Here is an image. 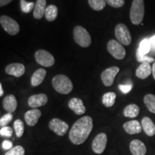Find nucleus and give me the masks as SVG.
I'll use <instances>...</instances> for the list:
<instances>
[{
	"label": "nucleus",
	"mask_w": 155,
	"mask_h": 155,
	"mask_svg": "<svg viewBox=\"0 0 155 155\" xmlns=\"http://www.w3.org/2000/svg\"><path fill=\"white\" fill-rule=\"evenodd\" d=\"M94 124L91 116H85L75 122L69 132V139L73 144L79 145L84 143L91 132Z\"/></svg>",
	"instance_id": "f257e3e1"
},
{
	"label": "nucleus",
	"mask_w": 155,
	"mask_h": 155,
	"mask_svg": "<svg viewBox=\"0 0 155 155\" xmlns=\"http://www.w3.org/2000/svg\"><path fill=\"white\" fill-rule=\"evenodd\" d=\"M52 83L54 89L61 94H68L73 88L72 81L68 77L63 74L55 75L53 78Z\"/></svg>",
	"instance_id": "f03ea898"
},
{
	"label": "nucleus",
	"mask_w": 155,
	"mask_h": 155,
	"mask_svg": "<svg viewBox=\"0 0 155 155\" xmlns=\"http://www.w3.org/2000/svg\"><path fill=\"white\" fill-rule=\"evenodd\" d=\"M144 16V0H133L130 9V19L134 25H140Z\"/></svg>",
	"instance_id": "7ed1b4c3"
},
{
	"label": "nucleus",
	"mask_w": 155,
	"mask_h": 155,
	"mask_svg": "<svg viewBox=\"0 0 155 155\" xmlns=\"http://www.w3.org/2000/svg\"><path fill=\"white\" fill-rule=\"evenodd\" d=\"M73 38L76 43L82 48H88L91 44L90 34L82 26H76L73 30Z\"/></svg>",
	"instance_id": "20e7f679"
},
{
	"label": "nucleus",
	"mask_w": 155,
	"mask_h": 155,
	"mask_svg": "<svg viewBox=\"0 0 155 155\" xmlns=\"http://www.w3.org/2000/svg\"><path fill=\"white\" fill-rule=\"evenodd\" d=\"M115 36L117 41L124 45H129L131 42V36L129 29L124 24H118L115 28Z\"/></svg>",
	"instance_id": "39448f33"
},
{
	"label": "nucleus",
	"mask_w": 155,
	"mask_h": 155,
	"mask_svg": "<svg viewBox=\"0 0 155 155\" xmlns=\"http://www.w3.org/2000/svg\"><path fill=\"white\" fill-rule=\"evenodd\" d=\"M0 23L4 30L10 35H16L19 32V25L15 19L7 15H2Z\"/></svg>",
	"instance_id": "423d86ee"
},
{
	"label": "nucleus",
	"mask_w": 155,
	"mask_h": 155,
	"mask_svg": "<svg viewBox=\"0 0 155 155\" xmlns=\"http://www.w3.org/2000/svg\"><path fill=\"white\" fill-rule=\"evenodd\" d=\"M107 50L114 58L122 60L126 56V50L124 46L116 40H109L107 44Z\"/></svg>",
	"instance_id": "0eeeda50"
},
{
	"label": "nucleus",
	"mask_w": 155,
	"mask_h": 155,
	"mask_svg": "<svg viewBox=\"0 0 155 155\" xmlns=\"http://www.w3.org/2000/svg\"><path fill=\"white\" fill-rule=\"evenodd\" d=\"M37 63L43 67H51L55 63V58L47 50H38L35 54Z\"/></svg>",
	"instance_id": "6e6552de"
},
{
	"label": "nucleus",
	"mask_w": 155,
	"mask_h": 155,
	"mask_svg": "<svg viewBox=\"0 0 155 155\" xmlns=\"http://www.w3.org/2000/svg\"><path fill=\"white\" fill-rule=\"evenodd\" d=\"M49 128L50 130L55 132L56 134L62 137L66 134L68 130V124L63 120L55 118L53 119L49 123Z\"/></svg>",
	"instance_id": "1a4fd4ad"
},
{
	"label": "nucleus",
	"mask_w": 155,
	"mask_h": 155,
	"mask_svg": "<svg viewBox=\"0 0 155 155\" xmlns=\"http://www.w3.org/2000/svg\"><path fill=\"white\" fill-rule=\"evenodd\" d=\"M119 72V68L116 66H112L104 70L101 75V78L104 86L108 87L112 86L114 82V79Z\"/></svg>",
	"instance_id": "9d476101"
},
{
	"label": "nucleus",
	"mask_w": 155,
	"mask_h": 155,
	"mask_svg": "<svg viewBox=\"0 0 155 155\" xmlns=\"http://www.w3.org/2000/svg\"><path fill=\"white\" fill-rule=\"evenodd\" d=\"M107 144V136L105 133H100L94 139L92 142V150L96 154H102Z\"/></svg>",
	"instance_id": "9b49d317"
},
{
	"label": "nucleus",
	"mask_w": 155,
	"mask_h": 155,
	"mask_svg": "<svg viewBox=\"0 0 155 155\" xmlns=\"http://www.w3.org/2000/svg\"><path fill=\"white\" fill-rule=\"evenodd\" d=\"M48 98L45 94L32 95L28 98V105L32 108L41 107L47 104Z\"/></svg>",
	"instance_id": "f8f14e48"
},
{
	"label": "nucleus",
	"mask_w": 155,
	"mask_h": 155,
	"mask_svg": "<svg viewBox=\"0 0 155 155\" xmlns=\"http://www.w3.org/2000/svg\"><path fill=\"white\" fill-rule=\"evenodd\" d=\"M5 72L7 74L19 78L25 73V67L22 63H11L5 68Z\"/></svg>",
	"instance_id": "ddd939ff"
},
{
	"label": "nucleus",
	"mask_w": 155,
	"mask_h": 155,
	"mask_svg": "<svg viewBox=\"0 0 155 155\" xmlns=\"http://www.w3.org/2000/svg\"><path fill=\"white\" fill-rule=\"evenodd\" d=\"M68 107L77 115H82L86 112V109L83 101L79 98H71L68 101Z\"/></svg>",
	"instance_id": "4468645a"
},
{
	"label": "nucleus",
	"mask_w": 155,
	"mask_h": 155,
	"mask_svg": "<svg viewBox=\"0 0 155 155\" xmlns=\"http://www.w3.org/2000/svg\"><path fill=\"white\" fill-rule=\"evenodd\" d=\"M42 115L41 111L38 108H32L25 114V120L30 127H34L38 123Z\"/></svg>",
	"instance_id": "2eb2a0df"
},
{
	"label": "nucleus",
	"mask_w": 155,
	"mask_h": 155,
	"mask_svg": "<svg viewBox=\"0 0 155 155\" xmlns=\"http://www.w3.org/2000/svg\"><path fill=\"white\" fill-rule=\"evenodd\" d=\"M130 151L133 155H145L147 148L144 143L138 139H134L130 143Z\"/></svg>",
	"instance_id": "dca6fc26"
},
{
	"label": "nucleus",
	"mask_w": 155,
	"mask_h": 155,
	"mask_svg": "<svg viewBox=\"0 0 155 155\" xmlns=\"http://www.w3.org/2000/svg\"><path fill=\"white\" fill-rule=\"evenodd\" d=\"M123 128L125 131L129 134H136L141 131V124L137 120H132L124 124Z\"/></svg>",
	"instance_id": "f3484780"
},
{
	"label": "nucleus",
	"mask_w": 155,
	"mask_h": 155,
	"mask_svg": "<svg viewBox=\"0 0 155 155\" xmlns=\"http://www.w3.org/2000/svg\"><path fill=\"white\" fill-rule=\"evenodd\" d=\"M3 108L8 113H13L17 107V101L14 95H8L3 99Z\"/></svg>",
	"instance_id": "a211bd4d"
},
{
	"label": "nucleus",
	"mask_w": 155,
	"mask_h": 155,
	"mask_svg": "<svg viewBox=\"0 0 155 155\" xmlns=\"http://www.w3.org/2000/svg\"><path fill=\"white\" fill-rule=\"evenodd\" d=\"M152 73V66L150 63H141L136 71V75L140 79H146Z\"/></svg>",
	"instance_id": "6ab92c4d"
},
{
	"label": "nucleus",
	"mask_w": 155,
	"mask_h": 155,
	"mask_svg": "<svg viewBox=\"0 0 155 155\" xmlns=\"http://www.w3.org/2000/svg\"><path fill=\"white\" fill-rule=\"evenodd\" d=\"M141 127L145 134L149 137H153L155 134V124L149 117L144 116L141 119Z\"/></svg>",
	"instance_id": "aec40b11"
},
{
	"label": "nucleus",
	"mask_w": 155,
	"mask_h": 155,
	"mask_svg": "<svg viewBox=\"0 0 155 155\" xmlns=\"http://www.w3.org/2000/svg\"><path fill=\"white\" fill-rule=\"evenodd\" d=\"M46 5H47L46 0H37L33 10V16L35 18L40 19L45 16V12L47 8Z\"/></svg>",
	"instance_id": "412c9836"
},
{
	"label": "nucleus",
	"mask_w": 155,
	"mask_h": 155,
	"mask_svg": "<svg viewBox=\"0 0 155 155\" xmlns=\"http://www.w3.org/2000/svg\"><path fill=\"white\" fill-rule=\"evenodd\" d=\"M47 71L43 68H39L33 73L31 78V85L32 86H40L43 82L46 76Z\"/></svg>",
	"instance_id": "4be33fe9"
},
{
	"label": "nucleus",
	"mask_w": 155,
	"mask_h": 155,
	"mask_svg": "<svg viewBox=\"0 0 155 155\" xmlns=\"http://www.w3.org/2000/svg\"><path fill=\"white\" fill-rule=\"evenodd\" d=\"M58 14V9L55 5H50L46 8L45 12V17L46 19L49 22H53L57 18Z\"/></svg>",
	"instance_id": "5701e85b"
},
{
	"label": "nucleus",
	"mask_w": 155,
	"mask_h": 155,
	"mask_svg": "<svg viewBox=\"0 0 155 155\" xmlns=\"http://www.w3.org/2000/svg\"><path fill=\"white\" fill-rule=\"evenodd\" d=\"M139 114V107L137 104H129L124 110V115L128 118H135Z\"/></svg>",
	"instance_id": "b1692460"
},
{
	"label": "nucleus",
	"mask_w": 155,
	"mask_h": 155,
	"mask_svg": "<svg viewBox=\"0 0 155 155\" xmlns=\"http://www.w3.org/2000/svg\"><path fill=\"white\" fill-rule=\"evenodd\" d=\"M116 98V94L114 92H108L102 97V103L106 107H111L114 105Z\"/></svg>",
	"instance_id": "393cba45"
},
{
	"label": "nucleus",
	"mask_w": 155,
	"mask_h": 155,
	"mask_svg": "<svg viewBox=\"0 0 155 155\" xmlns=\"http://www.w3.org/2000/svg\"><path fill=\"white\" fill-rule=\"evenodd\" d=\"M144 104L149 111L155 114V96L153 94H147L144 98Z\"/></svg>",
	"instance_id": "a878e982"
},
{
	"label": "nucleus",
	"mask_w": 155,
	"mask_h": 155,
	"mask_svg": "<svg viewBox=\"0 0 155 155\" xmlns=\"http://www.w3.org/2000/svg\"><path fill=\"white\" fill-rule=\"evenodd\" d=\"M89 6L95 11H101L106 7V0H88Z\"/></svg>",
	"instance_id": "bb28decb"
},
{
	"label": "nucleus",
	"mask_w": 155,
	"mask_h": 155,
	"mask_svg": "<svg viewBox=\"0 0 155 155\" xmlns=\"http://www.w3.org/2000/svg\"><path fill=\"white\" fill-rule=\"evenodd\" d=\"M136 58H137V61L141 63H154V59L153 58L149 57L145 54H143L141 53L140 50L139 48L136 51Z\"/></svg>",
	"instance_id": "cd10ccee"
},
{
	"label": "nucleus",
	"mask_w": 155,
	"mask_h": 155,
	"mask_svg": "<svg viewBox=\"0 0 155 155\" xmlns=\"http://www.w3.org/2000/svg\"><path fill=\"white\" fill-rule=\"evenodd\" d=\"M14 129L17 137L19 138L22 137L25 131V125L22 120L17 119L14 122Z\"/></svg>",
	"instance_id": "c85d7f7f"
},
{
	"label": "nucleus",
	"mask_w": 155,
	"mask_h": 155,
	"mask_svg": "<svg viewBox=\"0 0 155 155\" xmlns=\"http://www.w3.org/2000/svg\"><path fill=\"white\" fill-rule=\"evenodd\" d=\"M35 4L32 2H27L26 0H20V8L24 13H30L32 9L34 10Z\"/></svg>",
	"instance_id": "c756f323"
},
{
	"label": "nucleus",
	"mask_w": 155,
	"mask_h": 155,
	"mask_svg": "<svg viewBox=\"0 0 155 155\" xmlns=\"http://www.w3.org/2000/svg\"><path fill=\"white\" fill-rule=\"evenodd\" d=\"M139 48L141 53L147 55V53H150L151 51V45L150 39L144 38V40H141L140 44H139Z\"/></svg>",
	"instance_id": "7c9ffc66"
},
{
	"label": "nucleus",
	"mask_w": 155,
	"mask_h": 155,
	"mask_svg": "<svg viewBox=\"0 0 155 155\" xmlns=\"http://www.w3.org/2000/svg\"><path fill=\"white\" fill-rule=\"evenodd\" d=\"M25 149L20 145H17L8 150L5 155H25Z\"/></svg>",
	"instance_id": "2f4dec72"
},
{
	"label": "nucleus",
	"mask_w": 155,
	"mask_h": 155,
	"mask_svg": "<svg viewBox=\"0 0 155 155\" xmlns=\"http://www.w3.org/2000/svg\"><path fill=\"white\" fill-rule=\"evenodd\" d=\"M13 119V115L12 113H7L2 116L1 119H0V126L1 127H7V124H9V123H10L12 120Z\"/></svg>",
	"instance_id": "473e14b6"
},
{
	"label": "nucleus",
	"mask_w": 155,
	"mask_h": 155,
	"mask_svg": "<svg viewBox=\"0 0 155 155\" xmlns=\"http://www.w3.org/2000/svg\"><path fill=\"white\" fill-rule=\"evenodd\" d=\"M106 4L114 8H120L124 5V0H106Z\"/></svg>",
	"instance_id": "72a5a7b5"
},
{
	"label": "nucleus",
	"mask_w": 155,
	"mask_h": 155,
	"mask_svg": "<svg viewBox=\"0 0 155 155\" xmlns=\"http://www.w3.org/2000/svg\"><path fill=\"white\" fill-rule=\"evenodd\" d=\"M13 130L11 127H5L0 129V135L3 137H11L12 136Z\"/></svg>",
	"instance_id": "f704fd0d"
},
{
	"label": "nucleus",
	"mask_w": 155,
	"mask_h": 155,
	"mask_svg": "<svg viewBox=\"0 0 155 155\" xmlns=\"http://www.w3.org/2000/svg\"><path fill=\"white\" fill-rule=\"evenodd\" d=\"M132 86V84H120L119 86V88L122 93H124V94H128V93L131 91Z\"/></svg>",
	"instance_id": "c9c22d12"
},
{
	"label": "nucleus",
	"mask_w": 155,
	"mask_h": 155,
	"mask_svg": "<svg viewBox=\"0 0 155 155\" xmlns=\"http://www.w3.org/2000/svg\"><path fill=\"white\" fill-rule=\"evenodd\" d=\"M2 147L5 150H9L12 148V143L9 140H5L2 144Z\"/></svg>",
	"instance_id": "e433bc0d"
},
{
	"label": "nucleus",
	"mask_w": 155,
	"mask_h": 155,
	"mask_svg": "<svg viewBox=\"0 0 155 155\" xmlns=\"http://www.w3.org/2000/svg\"><path fill=\"white\" fill-rule=\"evenodd\" d=\"M150 41L151 45V51L155 53V35L150 39Z\"/></svg>",
	"instance_id": "4c0bfd02"
},
{
	"label": "nucleus",
	"mask_w": 155,
	"mask_h": 155,
	"mask_svg": "<svg viewBox=\"0 0 155 155\" xmlns=\"http://www.w3.org/2000/svg\"><path fill=\"white\" fill-rule=\"evenodd\" d=\"M12 1L13 0H0V7H2L4 6L7 5Z\"/></svg>",
	"instance_id": "58836bf2"
},
{
	"label": "nucleus",
	"mask_w": 155,
	"mask_h": 155,
	"mask_svg": "<svg viewBox=\"0 0 155 155\" xmlns=\"http://www.w3.org/2000/svg\"><path fill=\"white\" fill-rule=\"evenodd\" d=\"M152 75H153V77H154V78L155 79V62L153 63V65H152Z\"/></svg>",
	"instance_id": "ea45409f"
},
{
	"label": "nucleus",
	"mask_w": 155,
	"mask_h": 155,
	"mask_svg": "<svg viewBox=\"0 0 155 155\" xmlns=\"http://www.w3.org/2000/svg\"><path fill=\"white\" fill-rule=\"evenodd\" d=\"M4 94V91L2 88V84L0 83V96H2Z\"/></svg>",
	"instance_id": "a19ab883"
}]
</instances>
